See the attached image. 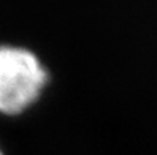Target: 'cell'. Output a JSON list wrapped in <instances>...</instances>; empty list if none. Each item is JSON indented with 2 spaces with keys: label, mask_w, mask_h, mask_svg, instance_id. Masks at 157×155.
Instances as JSON below:
<instances>
[{
  "label": "cell",
  "mask_w": 157,
  "mask_h": 155,
  "mask_svg": "<svg viewBox=\"0 0 157 155\" xmlns=\"http://www.w3.org/2000/svg\"><path fill=\"white\" fill-rule=\"evenodd\" d=\"M48 81L36 54L17 44H0V111L16 114L33 103Z\"/></svg>",
  "instance_id": "cell-1"
},
{
  "label": "cell",
  "mask_w": 157,
  "mask_h": 155,
  "mask_svg": "<svg viewBox=\"0 0 157 155\" xmlns=\"http://www.w3.org/2000/svg\"><path fill=\"white\" fill-rule=\"evenodd\" d=\"M0 155H3V152H2V149H0Z\"/></svg>",
  "instance_id": "cell-2"
}]
</instances>
